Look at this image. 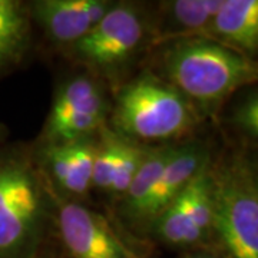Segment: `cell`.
<instances>
[{
  "label": "cell",
  "instance_id": "obj_1",
  "mask_svg": "<svg viewBox=\"0 0 258 258\" xmlns=\"http://www.w3.org/2000/svg\"><path fill=\"white\" fill-rule=\"evenodd\" d=\"M145 63L174 86L203 120L215 118L234 93L255 86L258 78L255 60L203 36L159 43Z\"/></svg>",
  "mask_w": 258,
  "mask_h": 258
},
{
  "label": "cell",
  "instance_id": "obj_2",
  "mask_svg": "<svg viewBox=\"0 0 258 258\" xmlns=\"http://www.w3.org/2000/svg\"><path fill=\"white\" fill-rule=\"evenodd\" d=\"M53 238V205L33 148H0V258H33Z\"/></svg>",
  "mask_w": 258,
  "mask_h": 258
},
{
  "label": "cell",
  "instance_id": "obj_3",
  "mask_svg": "<svg viewBox=\"0 0 258 258\" xmlns=\"http://www.w3.org/2000/svg\"><path fill=\"white\" fill-rule=\"evenodd\" d=\"M154 45L151 3L115 0L106 15L62 53L112 93L138 72Z\"/></svg>",
  "mask_w": 258,
  "mask_h": 258
},
{
  "label": "cell",
  "instance_id": "obj_4",
  "mask_svg": "<svg viewBox=\"0 0 258 258\" xmlns=\"http://www.w3.org/2000/svg\"><path fill=\"white\" fill-rule=\"evenodd\" d=\"M203 122L174 86L142 66L111 93L106 125L129 141L162 145L191 138Z\"/></svg>",
  "mask_w": 258,
  "mask_h": 258
},
{
  "label": "cell",
  "instance_id": "obj_5",
  "mask_svg": "<svg viewBox=\"0 0 258 258\" xmlns=\"http://www.w3.org/2000/svg\"><path fill=\"white\" fill-rule=\"evenodd\" d=\"M212 234L227 258H258V174L248 145L214 151Z\"/></svg>",
  "mask_w": 258,
  "mask_h": 258
},
{
  "label": "cell",
  "instance_id": "obj_6",
  "mask_svg": "<svg viewBox=\"0 0 258 258\" xmlns=\"http://www.w3.org/2000/svg\"><path fill=\"white\" fill-rule=\"evenodd\" d=\"M211 159L172 203L151 222L142 244H157L176 254L215 247L212 234Z\"/></svg>",
  "mask_w": 258,
  "mask_h": 258
},
{
  "label": "cell",
  "instance_id": "obj_7",
  "mask_svg": "<svg viewBox=\"0 0 258 258\" xmlns=\"http://www.w3.org/2000/svg\"><path fill=\"white\" fill-rule=\"evenodd\" d=\"M109 113V91L81 71L56 88L37 144H68L95 137L108 123Z\"/></svg>",
  "mask_w": 258,
  "mask_h": 258
},
{
  "label": "cell",
  "instance_id": "obj_8",
  "mask_svg": "<svg viewBox=\"0 0 258 258\" xmlns=\"http://www.w3.org/2000/svg\"><path fill=\"white\" fill-rule=\"evenodd\" d=\"M43 174V172H42ZM46 178V176H45ZM53 205V237L68 258H131L139 242L129 240L103 214L66 198L46 179Z\"/></svg>",
  "mask_w": 258,
  "mask_h": 258
},
{
  "label": "cell",
  "instance_id": "obj_9",
  "mask_svg": "<svg viewBox=\"0 0 258 258\" xmlns=\"http://www.w3.org/2000/svg\"><path fill=\"white\" fill-rule=\"evenodd\" d=\"M214 154V147L198 137L176 142L165 168L138 208L118 225L129 240L142 244L151 222L175 200L179 192ZM144 245V244H142Z\"/></svg>",
  "mask_w": 258,
  "mask_h": 258
},
{
  "label": "cell",
  "instance_id": "obj_10",
  "mask_svg": "<svg viewBox=\"0 0 258 258\" xmlns=\"http://www.w3.org/2000/svg\"><path fill=\"white\" fill-rule=\"evenodd\" d=\"M96 137L68 144H36L33 154L49 184L60 195L79 203L92 192Z\"/></svg>",
  "mask_w": 258,
  "mask_h": 258
},
{
  "label": "cell",
  "instance_id": "obj_11",
  "mask_svg": "<svg viewBox=\"0 0 258 258\" xmlns=\"http://www.w3.org/2000/svg\"><path fill=\"white\" fill-rule=\"evenodd\" d=\"M115 0H32L28 2L36 26L56 50L63 52L82 39L113 6Z\"/></svg>",
  "mask_w": 258,
  "mask_h": 258
},
{
  "label": "cell",
  "instance_id": "obj_12",
  "mask_svg": "<svg viewBox=\"0 0 258 258\" xmlns=\"http://www.w3.org/2000/svg\"><path fill=\"white\" fill-rule=\"evenodd\" d=\"M198 36L255 60L258 53L257 0H222L220 9Z\"/></svg>",
  "mask_w": 258,
  "mask_h": 258
},
{
  "label": "cell",
  "instance_id": "obj_13",
  "mask_svg": "<svg viewBox=\"0 0 258 258\" xmlns=\"http://www.w3.org/2000/svg\"><path fill=\"white\" fill-rule=\"evenodd\" d=\"M222 0H164L151 3L155 45L198 36L208 26Z\"/></svg>",
  "mask_w": 258,
  "mask_h": 258
},
{
  "label": "cell",
  "instance_id": "obj_14",
  "mask_svg": "<svg viewBox=\"0 0 258 258\" xmlns=\"http://www.w3.org/2000/svg\"><path fill=\"white\" fill-rule=\"evenodd\" d=\"M33 29L28 2L0 0V78L23 63L32 47Z\"/></svg>",
  "mask_w": 258,
  "mask_h": 258
},
{
  "label": "cell",
  "instance_id": "obj_15",
  "mask_svg": "<svg viewBox=\"0 0 258 258\" xmlns=\"http://www.w3.org/2000/svg\"><path fill=\"white\" fill-rule=\"evenodd\" d=\"M125 138L112 131L108 125L98 132L96 151L93 158L92 169V192L101 194L108 198L112 181L119 162L120 152Z\"/></svg>",
  "mask_w": 258,
  "mask_h": 258
},
{
  "label": "cell",
  "instance_id": "obj_16",
  "mask_svg": "<svg viewBox=\"0 0 258 258\" xmlns=\"http://www.w3.org/2000/svg\"><path fill=\"white\" fill-rule=\"evenodd\" d=\"M152 145H144V144H138V142L125 138L119 162L116 166V172H115L109 195H108V200L112 207L116 203H119L123 198V195L126 194L129 185L132 182L134 176L137 175L139 166L142 165Z\"/></svg>",
  "mask_w": 258,
  "mask_h": 258
},
{
  "label": "cell",
  "instance_id": "obj_17",
  "mask_svg": "<svg viewBox=\"0 0 258 258\" xmlns=\"http://www.w3.org/2000/svg\"><path fill=\"white\" fill-rule=\"evenodd\" d=\"M230 125L251 148L258 138V93L257 88H249L232 108Z\"/></svg>",
  "mask_w": 258,
  "mask_h": 258
},
{
  "label": "cell",
  "instance_id": "obj_18",
  "mask_svg": "<svg viewBox=\"0 0 258 258\" xmlns=\"http://www.w3.org/2000/svg\"><path fill=\"white\" fill-rule=\"evenodd\" d=\"M175 258H227L217 247H201L176 254Z\"/></svg>",
  "mask_w": 258,
  "mask_h": 258
},
{
  "label": "cell",
  "instance_id": "obj_19",
  "mask_svg": "<svg viewBox=\"0 0 258 258\" xmlns=\"http://www.w3.org/2000/svg\"><path fill=\"white\" fill-rule=\"evenodd\" d=\"M33 258H68L66 254L63 252V249L60 248V245L57 244V241L55 240V237L47 242L43 248L37 252Z\"/></svg>",
  "mask_w": 258,
  "mask_h": 258
},
{
  "label": "cell",
  "instance_id": "obj_20",
  "mask_svg": "<svg viewBox=\"0 0 258 258\" xmlns=\"http://www.w3.org/2000/svg\"><path fill=\"white\" fill-rule=\"evenodd\" d=\"M139 245H142V244H137L135 245V248L132 251V257L131 258H154L149 255V252H148L145 248H141Z\"/></svg>",
  "mask_w": 258,
  "mask_h": 258
},
{
  "label": "cell",
  "instance_id": "obj_21",
  "mask_svg": "<svg viewBox=\"0 0 258 258\" xmlns=\"http://www.w3.org/2000/svg\"><path fill=\"white\" fill-rule=\"evenodd\" d=\"M6 137H8V129L5 128V125H2V123H0V148L3 147Z\"/></svg>",
  "mask_w": 258,
  "mask_h": 258
}]
</instances>
